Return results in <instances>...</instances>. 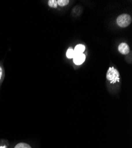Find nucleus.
Listing matches in <instances>:
<instances>
[{
  "mask_svg": "<svg viewBox=\"0 0 132 148\" xmlns=\"http://www.w3.org/2000/svg\"><path fill=\"white\" fill-rule=\"evenodd\" d=\"M14 148H31V146L25 143H18Z\"/></svg>",
  "mask_w": 132,
  "mask_h": 148,
  "instance_id": "nucleus-7",
  "label": "nucleus"
},
{
  "mask_svg": "<svg viewBox=\"0 0 132 148\" xmlns=\"http://www.w3.org/2000/svg\"><path fill=\"white\" fill-rule=\"evenodd\" d=\"M118 51L123 55H127L130 52V47L125 43H122L118 46Z\"/></svg>",
  "mask_w": 132,
  "mask_h": 148,
  "instance_id": "nucleus-4",
  "label": "nucleus"
},
{
  "mask_svg": "<svg viewBox=\"0 0 132 148\" xmlns=\"http://www.w3.org/2000/svg\"><path fill=\"white\" fill-rule=\"evenodd\" d=\"M107 79L111 84H115L120 81V73L114 67H110L107 72Z\"/></svg>",
  "mask_w": 132,
  "mask_h": 148,
  "instance_id": "nucleus-1",
  "label": "nucleus"
},
{
  "mask_svg": "<svg viewBox=\"0 0 132 148\" xmlns=\"http://www.w3.org/2000/svg\"><path fill=\"white\" fill-rule=\"evenodd\" d=\"M117 25L121 27H126L131 23V17L127 14H123L119 16L117 18Z\"/></svg>",
  "mask_w": 132,
  "mask_h": 148,
  "instance_id": "nucleus-2",
  "label": "nucleus"
},
{
  "mask_svg": "<svg viewBox=\"0 0 132 148\" xmlns=\"http://www.w3.org/2000/svg\"><path fill=\"white\" fill-rule=\"evenodd\" d=\"M48 5H49V6L51 8H57V1H56V0H49V1H48Z\"/></svg>",
  "mask_w": 132,
  "mask_h": 148,
  "instance_id": "nucleus-8",
  "label": "nucleus"
},
{
  "mask_svg": "<svg viewBox=\"0 0 132 148\" xmlns=\"http://www.w3.org/2000/svg\"><path fill=\"white\" fill-rule=\"evenodd\" d=\"M85 47L83 45H78L75 46V49H74V51L75 53V55L77 54H81L83 53V52L85 51Z\"/></svg>",
  "mask_w": 132,
  "mask_h": 148,
  "instance_id": "nucleus-5",
  "label": "nucleus"
},
{
  "mask_svg": "<svg viewBox=\"0 0 132 148\" xmlns=\"http://www.w3.org/2000/svg\"><path fill=\"white\" fill-rule=\"evenodd\" d=\"M69 3V1L68 0H58L57 1V3L61 7H64L65 5H67Z\"/></svg>",
  "mask_w": 132,
  "mask_h": 148,
  "instance_id": "nucleus-9",
  "label": "nucleus"
},
{
  "mask_svg": "<svg viewBox=\"0 0 132 148\" xmlns=\"http://www.w3.org/2000/svg\"><path fill=\"white\" fill-rule=\"evenodd\" d=\"M74 56H75V53L74 51V49L72 48L69 47L66 52L67 58H68L69 59H72L74 58Z\"/></svg>",
  "mask_w": 132,
  "mask_h": 148,
  "instance_id": "nucleus-6",
  "label": "nucleus"
},
{
  "mask_svg": "<svg viewBox=\"0 0 132 148\" xmlns=\"http://www.w3.org/2000/svg\"><path fill=\"white\" fill-rule=\"evenodd\" d=\"M3 74H4V72H3V69L2 68V66L0 65V82H1L3 77Z\"/></svg>",
  "mask_w": 132,
  "mask_h": 148,
  "instance_id": "nucleus-10",
  "label": "nucleus"
},
{
  "mask_svg": "<svg viewBox=\"0 0 132 148\" xmlns=\"http://www.w3.org/2000/svg\"><path fill=\"white\" fill-rule=\"evenodd\" d=\"M74 62L77 65H80L83 63L85 60V55L83 53L77 54L73 58Z\"/></svg>",
  "mask_w": 132,
  "mask_h": 148,
  "instance_id": "nucleus-3",
  "label": "nucleus"
}]
</instances>
